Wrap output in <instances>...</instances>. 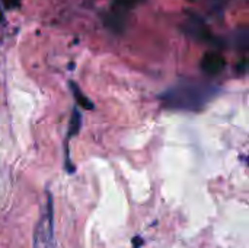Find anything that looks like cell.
Instances as JSON below:
<instances>
[{
	"label": "cell",
	"mask_w": 249,
	"mask_h": 248,
	"mask_svg": "<svg viewBox=\"0 0 249 248\" xmlns=\"http://www.w3.org/2000/svg\"><path fill=\"white\" fill-rule=\"evenodd\" d=\"M217 94V88L203 82L182 80L159 95V101L169 110L200 111Z\"/></svg>",
	"instance_id": "1"
},
{
	"label": "cell",
	"mask_w": 249,
	"mask_h": 248,
	"mask_svg": "<svg viewBox=\"0 0 249 248\" xmlns=\"http://www.w3.org/2000/svg\"><path fill=\"white\" fill-rule=\"evenodd\" d=\"M226 66V61H225V57L216 51H210V53H206L201 58V70L209 75V76H216L219 73L223 72Z\"/></svg>",
	"instance_id": "3"
},
{
	"label": "cell",
	"mask_w": 249,
	"mask_h": 248,
	"mask_svg": "<svg viewBox=\"0 0 249 248\" xmlns=\"http://www.w3.org/2000/svg\"><path fill=\"white\" fill-rule=\"evenodd\" d=\"M247 162H248V165H249V156H248V159H247Z\"/></svg>",
	"instance_id": "9"
},
{
	"label": "cell",
	"mask_w": 249,
	"mask_h": 248,
	"mask_svg": "<svg viewBox=\"0 0 249 248\" xmlns=\"http://www.w3.org/2000/svg\"><path fill=\"white\" fill-rule=\"evenodd\" d=\"M69 86H70V89H71V94H73V96H74L77 105H80V107L85 108V110H93V108H95L93 102L82 92V89H80L74 82H69Z\"/></svg>",
	"instance_id": "5"
},
{
	"label": "cell",
	"mask_w": 249,
	"mask_h": 248,
	"mask_svg": "<svg viewBox=\"0 0 249 248\" xmlns=\"http://www.w3.org/2000/svg\"><path fill=\"white\" fill-rule=\"evenodd\" d=\"M1 1L4 3V6H6L7 9H15V7H18L19 3H20V0H1Z\"/></svg>",
	"instance_id": "6"
},
{
	"label": "cell",
	"mask_w": 249,
	"mask_h": 248,
	"mask_svg": "<svg viewBox=\"0 0 249 248\" xmlns=\"http://www.w3.org/2000/svg\"><path fill=\"white\" fill-rule=\"evenodd\" d=\"M32 248H55L54 238V202L50 191H45L39 219L34 229Z\"/></svg>",
	"instance_id": "2"
},
{
	"label": "cell",
	"mask_w": 249,
	"mask_h": 248,
	"mask_svg": "<svg viewBox=\"0 0 249 248\" xmlns=\"http://www.w3.org/2000/svg\"><path fill=\"white\" fill-rule=\"evenodd\" d=\"M143 244H144V240H143L142 237H139V235H137V237H134V238H133V247L134 248H140Z\"/></svg>",
	"instance_id": "7"
},
{
	"label": "cell",
	"mask_w": 249,
	"mask_h": 248,
	"mask_svg": "<svg viewBox=\"0 0 249 248\" xmlns=\"http://www.w3.org/2000/svg\"><path fill=\"white\" fill-rule=\"evenodd\" d=\"M0 22H3V12H1V7H0Z\"/></svg>",
	"instance_id": "8"
},
{
	"label": "cell",
	"mask_w": 249,
	"mask_h": 248,
	"mask_svg": "<svg viewBox=\"0 0 249 248\" xmlns=\"http://www.w3.org/2000/svg\"><path fill=\"white\" fill-rule=\"evenodd\" d=\"M82 129V114L77 108H73L71 111V117H70V123H69V129H67V136H66V142L64 143H69V140L74 136L79 134Z\"/></svg>",
	"instance_id": "4"
}]
</instances>
